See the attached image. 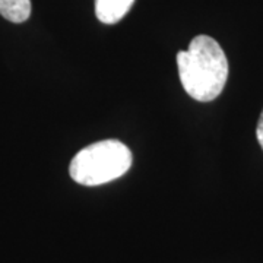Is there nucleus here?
Wrapping results in <instances>:
<instances>
[{"instance_id":"obj_1","label":"nucleus","mask_w":263,"mask_h":263,"mask_svg":"<svg viewBox=\"0 0 263 263\" xmlns=\"http://www.w3.org/2000/svg\"><path fill=\"white\" fill-rule=\"evenodd\" d=\"M177 66L181 85L193 100L209 103L224 91L228 79V60L212 37L193 38L186 51H179Z\"/></svg>"},{"instance_id":"obj_2","label":"nucleus","mask_w":263,"mask_h":263,"mask_svg":"<svg viewBox=\"0 0 263 263\" xmlns=\"http://www.w3.org/2000/svg\"><path fill=\"white\" fill-rule=\"evenodd\" d=\"M130 165V149L117 139H105L79 151L70 162L69 173L82 186H100L120 179Z\"/></svg>"},{"instance_id":"obj_4","label":"nucleus","mask_w":263,"mask_h":263,"mask_svg":"<svg viewBox=\"0 0 263 263\" xmlns=\"http://www.w3.org/2000/svg\"><path fill=\"white\" fill-rule=\"evenodd\" d=\"M0 15L13 24H22L31 15V0H0Z\"/></svg>"},{"instance_id":"obj_3","label":"nucleus","mask_w":263,"mask_h":263,"mask_svg":"<svg viewBox=\"0 0 263 263\" xmlns=\"http://www.w3.org/2000/svg\"><path fill=\"white\" fill-rule=\"evenodd\" d=\"M135 0H95V15L100 22L113 25L124 18Z\"/></svg>"},{"instance_id":"obj_5","label":"nucleus","mask_w":263,"mask_h":263,"mask_svg":"<svg viewBox=\"0 0 263 263\" xmlns=\"http://www.w3.org/2000/svg\"><path fill=\"white\" fill-rule=\"evenodd\" d=\"M256 138H257V141H259V143H260V146H262L263 149V111L260 114V117H259L257 129H256Z\"/></svg>"}]
</instances>
